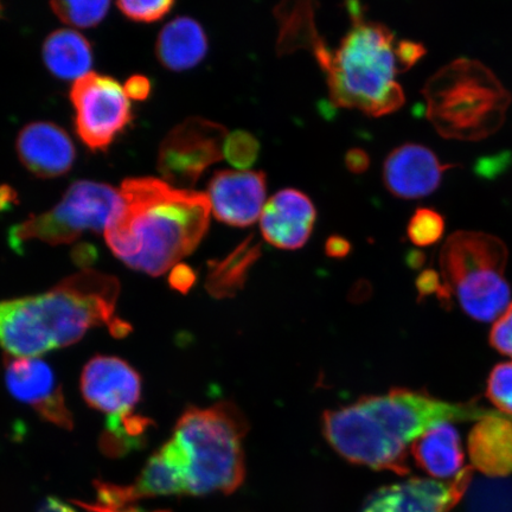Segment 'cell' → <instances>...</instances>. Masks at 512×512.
I'll return each instance as SVG.
<instances>
[{"label": "cell", "mask_w": 512, "mask_h": 512, "mask_svg": "<svg viewBox=\"0 0 512 512\" xmlns=\"http://www.w3.org/2000/svg\"><path fill=\"white\" fill-rule=\"evenodd\" d=\"M70 101L76 113V133L92 151H106L133 119L124 88L111 76H82L70 91Z\"/></svg>", "instance_id": "obj_10"}, {"label": "cell", "mask_w": 512, "mask_h": 512, "mask_svg": "<svg viewBox=\"0 0 512 512\" xmlns=\"http://www.w3.org/2000/svg\"><path fill=\"white\" fill-rule=\"evenodd\" d=\"M266 189V175L262 171L216 172L208 187L211 210L217 220L228 226H252L264 210Z\"/></svg>", "instance_id": "obj_14"}, {"label": "cell", "mask_w": 512, "mask_h": 512, "mask_svg": "<svg viewBox=\"0 0 512 512\" xmlns=\"http://www.w3.org/2000/svg\"><path fill=\"white\" fill-rule=\"evenodd\" d=\"M427 54V50L421 43L402 40L395 48L396 61L400 73L407 72Z\"/></svg>", "instance_id": "obj_29"}, {"label": "cell", "mask_w": 512, "mask_h": 512, "mask_svg": "<svg viewBox=\"0 0 512 512\" xmlns=\"http://www.w3.org/2000/svg\"><path fill=\"white\" fill-rule=\"evenodd\" d=\"M316 217V208L304 192L280 190L262 210L261 233L270 245L293 251L302 248L310 239Z\"/></svg>", "instance_id": "obj_16"}, {"label": "cell", "mask_w": 512, "mask_h": 512, "mask_svg": "<svg viewBox=\"0 0 512 512\" xmlns=\"http://www.w3.org/2000/svg\"><path fill=\"white\" fill-rule=\"evenodd\" d=\"M508 258V248L497 236L465 230L452 234L439 256L444 299L454 296L467 316L494 322L510 305Z\"/></svg>", "instance_id": "obj_7"}, {"label": "cell", "mask_w": 512, "mask_h": 512, "mask_svg": "<svg viewBox=\"0 0 512 512\" xmlns=\"http://www.w3.org/2000/svg\"><path fill=\"white\" fill-rule=\"evenodd\" d=\"M208 53V38L201 24L178 17L165 25L156 44V54L165 68L183 72L197 66Z\"/></svg>", "instance_id": "obj_19"}, {"label": "cell", "mask_w": 512, "mask_h": 512, "mask_svg": "<svg viewBox=\"0 0 512 512\" xmlns=\"http://www.w3.org/2000/svg\"><path fill=\"white\" fill-rule=\"evenodd\" d=\"M490 344L504 356L512 358V303L496 319L490 332Z\"/></svg>", "instance_id": "obj_28"}, {"label": "cell", "mask_w": 512, "mask_h": 512, "mask_svg": "<svg viewBox=\"0 0 512 512\" xmlns=\"http://www.w3.org/2000/svg\"><path fill=\"white\" fill-rule=\"evenodd\" d=\"M472 467H465L451 484L412 478L374 492L361 512H448L462 501L472 483Z\"/></svg>", "instance_id": "obj_13"}, {"label": "cell", "mask_w": 512, "mask_h": 512, "mask_svg": "<svg viewBox=\"0 0 512 512\" xmlns=\"http://www.w3.org/2000/svg\"><path fill=\"white\" fill-rule=\"evenodd\" d=\"M492 411L476 401L451 403L421 390L395 388L352 405L326 411L323 433L349 463L407 475V447L430 428L480 421Z\"/></svg>", "instance_id": "obj_1"}, {"label": "cell", "mask_w": 512, "mask_h": 512, "mask_svg": "<svg viewBox=\"0 0 512 512\" xmlns=\"http://www.w3.org/2000/svg\"><path fill=\"white\" fill-rule=\"evenodd\" d=\"M248 422L232 402L190 407L177 421L172 439L181 447L188 472V495L233 494L245 480L242 440Z\"/></svg>", "instance_id": "obj_6"}, {"label": "cell", "mask_w": 512, "mask_h": 512, "mask_svg": "<svg viewBox=\"0 0 512 512\" xmlns=\"http://www.w3.org/2000/svg\"><path fill=\"white\" fill-rule=\"evenodd\" d=\"M325 252L330 258L342 259L351 252V245L347 239L342 236H330L325 243Z\"/></svg>", "instance_id": "obj_34"}, {"label": "cell", "mask_w": 512, "mask_h": 512, "mask_svg": "<svg viewBox=\"0 0 512 512\" xmlns=\"http://www.w3.org/2000/svg\"><path fill=\"white\" fill-rule=\"evenodd\" d=\"M486 398L499 412L512 416V362L492 369L486 384Z\"/></svg>", "instance_id": "obj_26"}, {"label": "cell", "mask_w": 512, "mask_h": 512, "mask_svg": "<svg viewBox=\"0 0 512 512\" xmlns=\"http://www.w3.org/2000/svg\"><path fill=\"white\" fill-rule=\"evenodd\" d=\"M348 5L351 28L338 49L332 51L318 37L310 50L326 75L332 104L383 117L405 104L395 80L400 70L394 36L383 24L367 21L361 4Z\"/></svg>", "instance_id": "obj_4"}, {"label": "cell", "mask_w": 512, "mask_h": 512, "mask_svg": "<svg viewBox=\"0 0 512 512\" xmlns=\"http://www.w3.org/2000/svg\"><path fill=\"white\" fill-rule=\"evenodd\" d=\"M118 8L134 22L152 23L157 22L168 15L174 2L170 0H159V2H119Z\"/></svg>", "instance_id": "obj_27"}, {"label": "cell", "mask_w": 512, "mask_h": 512, "mask_svg": "<svg viewBox=\"0 0 512 512\" xmlns=\"http://www.w3.org/2000/svg\"><path fill=\"white\" fill-rule=\"evenodd\" d=\"M421 294L437 293L444 298L443 283H441L440 274L435 271L428 270L422 273L416 281Z\"/></svg>", "instance_id": "obj_32"}, {"label": "cell", "mask_w": 512, "mask_h": 512, "mask_svg": "<svg viewBox=\"0 0 512 512\" xmlns=\"http://www.w3.org/2000/svg\"><path fill=\"white\" fill-rule=\"evenodd\" d=\"M411 453L420 469L432 477H457L463 471L465 454L462 439L452 424L430 428L414 441Z\"/></svg>", "instance_id": "obj_18"}, {"label": "cell", "mask_w": 512, "mask_h": 512, "mask_svg": "<svg viewBox=\"0 0 512 512\" xmlns=\"http://www.w3.org/2000/svg\"><path fill=\"white\" fill-rule=\"evenodd\" d=\"M18 203V194L9 185L0 187V213L8 211Z\"/></svg>", "instance_id": "obj_35"}, {"label": "cell", "mask_w": 512, "mask_h": 512, "mask_svg": "<svg viewBox=\"0 0 512 512\" xmlns=\"http://www.w3.org/2000/svg\"><path fill=\"white\" fill-rule=\"evenodd\" d=\"M260 144L252 133L235 131L228 134L224 143V158L238 169H247L259 157Z\"/></svg>", "instance_id": "obj_25"}, {"label": "cell", "mask_w": 512, "mask_h": 512, "mask_svg": "<svg viewBox=\"0 0 512 512\" xmlns=\"http://www.w3.org/2000/svg\"><path fill=\"white\" fill-rule=\"evenodd\" d=\"M2 11H3V8H2V5H0V15H2Z\"/></svg>", "instance_id": "obj_38"}, {"label": "cell", "mask_w": 512, "mask_h": 512, "mask_svg": "<svg viewBox=\"0 0 512 512\" xmlns=\"http://www.w3.org/2000/svg\"><path fill=\"white\" fill-rule=\"evenodd\" d=\"M121 207L105 230L108 247L133 270L158 277L200 245L209 228L203 192L152 177L125 179Z\"/></svg>", "instance_id": "obj_2"}, {"label": "cell", "mask_w": 512, "mask_h": 512, "mask_svg": "<svg viewBox=\"0 0 512 512\" xmlns=\"http://www.w3.org/2000/svg\"><path fill=\"white\" fill-rule=\"evenodd\" d=\"M120 207V192L111 185L76 182L70 185L56 207L12 227L10 246L19 252L25 242L32 240L51 246L68 245L85 232L106 230Z\"/></svg>", "instance_id": "obj_9"}, {"label": "cell", "mask_w": 512, "mask_h": 512, "mask_svg": "<svg viewBox=\"0 0 512 512\" xmlns=\"http://www.w3.org/2000/svg\"><path fill=\"white\" fill-rule=\"evenodd\" d=\"M260 245L253 236L243 241L226 259L210 262L207 290L217 298L233 296L245 284L249 268L260 258Z\"/></svg>", "instance_id": "obj_21"}, {"label": "cell", "mask_w": 512, "mask_h": 512, "mask_svg": "<svg viewBox=\"0 0 512 512\" xmlns=\"http://www.w3.org/2000/svg\"><path fill=\"white\" fill-rule=\"evenodd\" d=\"M5 382L15 399L30 406L40 418L72 430L73 415L54 375L38 357L5 356Z\"/></svg>", "instance_id": "obj_12"}, {"label": "cell", "mask_w": 512, "mask_h": 512, "mask_svg": "<svg viewBox=\"0 0 512 512\" xmlns=\"http://www.w3.org/2000/svg\"><path fill=\"white\" fill-rule=\"evenodd\" d=\"M37 512H76L72 507H69L67 503L61 501L56 497H48L44 501Z\"/></svg>", "instance_id": "obj_36"}, {"label": "cell", "mask_w": 512, "mask_h": 512, "mask_svg": "<svg viewBox=\"0 0 512 512\" xmlns=\"http://www.w3.org/2000/svg\"><path fill=\"white\" fill-rule=\"evenodd\" d=\"M51 9L63 23L80 29L96 27L104 21L110 2H51Z\"/></svg>", "instance_id": "obj_23"}, {"label": "cell", "mask_w": 512, "mask_h": 512, "mask_svg": "<svg viewBox=\"0 0 512 512\" xmlns=\"http://www.w3.org/2000/svg\"><path fill=\"white\" fill-rule=\"evenodd\" d=\"M427 119L441 137L478 142L502 127L511 95L483 63L458 59L427 81Z\"/></svg>", "instance_id": "obj_5"}, {"label": "cell", "mask_w": 512, "mask_h": 512, "mask_svg": "<svg viewBox=\"0 0 512 512\" xmlns=\"http://www.w3.org/2000/svg\"><path fill=\"white\" fill-rule=\"evenodd\" d=\"M81 392L88 406L105 414L100 447L106 456H126L142 447L150 419L134 413L142 399V377L114 356H95L81 375Z\"/></svg>", "instance_id": "obj_8"}, {"label": "cell", "mask_w": 512, "mask_h": 512, "mask_svg": "<svg viewBox=\"0 0 512 512\" xmlns=\"http://www.w3.org/2000/svg\"><path fill=\"white\" fill-rule=\"evenodd\" d=\"M454 164H441L434 152L419 144H405L389 153L383 165L387 190L401 200L431 195L439 188L447 170Z\"/></svg>", "instance_id": "obj_15"}, {"label": "cell", "mask_w": 512, "mask_h": 512, "mask_svg": "<svg viewBox=\"0 0 512 512\" xmlns=\"http://www.w3.org/2000/svg\"><path fill=\"white\" fill-rule=\"evenodd\" d=\"M444 233V217L433 209L420 208L416 210L408 223V238L413 245L418 247L435 245L443 238Z\"/></svg>", "instance_id": "obj_24"}, {"label": "cell", "mask_w": 512, "mask_h": 512, "mask_svg": "<svg viewBox=\"0 0 512 512\" xmlns=\"http://www.w3.org/2000/svg\"><path fill=\"white\" fill-rule=\"evenodd\" d=\"M83 508L87 509L89 512H145V511H140L138 509H133V508H127V507H123V508H106V507H101V505H98V504H81ZM157 512H168V511H157Z\"/></svg>", "instance_id": "obj_37"}, {"label": "cell", "mask_w": 512, "mask_h": 512, "mask_svg": "<svg viewBox=\"0 0 512 512\" xmlns=\"http://www.w3.org/2000/svg\"><path fill=\"white\" fill-rule=\"evenodd\" d=\"M345 166L351 174L361 175L369 169L370 157L362 149H351L345 155Z\"/></svg>", "instance_id": "obj_31"}, {"label": "cell", "mask_w": 512, "mask_h": 512, "mask_svg": "<svg viewBox=\"0 0 512 512\" xmlns=\"http://www.w3.org/2000/svg\"><path fill=\"white\" fill-rule=\"evenodd\" d=\"M227 137L221 124L198 117L184 120L160 145V175L172 187L189 190L209 166L224 158Z\"/></svg>", "instance_id": "obj_11"}, {"label": "cell", "mask_w": 512, "mask_h": 512, "mask_svg": "<svg viewBox=\"0 0 512 512\" xmlns=\"http://www.w3.org/2000/svg\"><path fill=\"white\" fill-rule=\"evenodd\" d=\"M43 60L50 73L62 80H79L93 64L91 44L79 32L62 29L47 37Z\"/></svg>", "instance_id": "obj_20"}, {"label": "cell", "mask_w": 512, "mask_h": 512, "mask_svg": "<svg viewBox=\"0 0 512 512\" xmlns=\"http://www.w3.org/2000/svg\"><path fill=\"white\" fill-rule=\"evenodd\" d=\"M467 512H512V480L484 478L466 492Z\"/></svg>", "instance_id": "obj_22"}, {"label": "cell", "mask_w": 512, "mask_h": 512, "mask_svg": "<svg viewBox=\"0 0 512 512\" xmlns=\"http://www.w3.org/2000/svg\"><path fill=\"white\" fill-rule=\"evenodd\" d=\"M17 153L31 174L40 178L66 175L75 162V147L68 133L53 123H32L17 138Z\"/></svg>", "instance_id": "obj_17"}, {"label": "cell", "mask_w": 512, "mask_h": 512, "mask_svg": "<svg viewBox=\"0 0 512 512\" xmlns=\"http://www.w3.org/2000/svg\"><path fill=\"white\" fill-rule=\"evenodd\" d=\"M120 284L112 275L86 268L37 296L0 302V347L6 355L32 358L78 343L106 326L124 337L131 326L117 316Z\"/></svg>", "instance_id": "obj_3"}, {"label": "cell", "mask_w": 512, "mask_h": 512, "mask_svg": "<svg viewBox=\"0 0 512 512\" xmlns=\"http://www.w3.org/2000/svg\"><path fill=\"white\" fill-rule=\"evenodd\" d=\"M196 275L190 267L185 265H177L171 274V283L179 291H187L195 283Z\"/></svg>", "instance_id": "obj_33"}, {"label": "cell", "mask_w": 512, "mask_h": 512, "mask_svg": "<svg viewBox=\"0 0 512 512\" xmlns=\"http://www.w3.org/2000/svg\"><path fill=\"white\" fill-rule=\"evenodd\" d=\"M151 88V81L146 76L133 75L126 81L124 91L127 98L143 101L149 98Z\"/></svg>", "instance_id": "obj_30"}]
</instances>
